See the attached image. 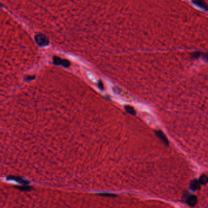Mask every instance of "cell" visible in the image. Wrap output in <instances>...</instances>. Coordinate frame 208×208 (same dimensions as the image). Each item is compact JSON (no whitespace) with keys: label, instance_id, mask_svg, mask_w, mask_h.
Segmentation results:
<instances>
[{"label":"cell","instance_id":"7a4b0ae2","mask_svg":"<svg viewBox=\"0 0 208 208\" xmlns=\"http://www.w3.org/2000/svg\"><path fill=\"white\" fill-rule=\"evenodd\" d=\"M53 61L54 63L57 65H62L64 67H69L70 65V62L68 60L62 59L57 57H54Z\"/></svg>","mask_w":208,"mask_h":208},{"label":"cell","instance_id":"6da1fadb","mask_svg":"<svg viewBox=\"0 0 208 208\" xmlns=\"http://www.w3.org/2000/svg\"><path fill=\"white\" fill-rule=\"evenodd\" d=\"M35 41L40 46H45L49 44L48 38L43 34H38L35 36Z\"/></svg>","mask_w":208,"mask_h":208},{"label":"cell","instance_id":"3957f363","mask_svg":"<svg viewBox=\"0 0 208 208\" xmlns=\"http://www.w3.org/2000/svg\"><path fill=\"white\" fill-rule=\"evenodd\" d=\"M156 135L162 141L163 143H164L165 145H169V141L168 139V138H166V136H165V135L160 130H158L155 132Z\"/></svg>","mask_w":208,"mask_h":208},{"label":"cell","instance_id":"52a82bcc","mask_svg":"<svg viewBox=\"0 0 208 208\" xmlns=\"http://www.w3.org/2000/svg\"><path fill=\"white\" fill-rule=\"evenodd\" d=\"M201 57H202V59H203L204 61L208 62V53L202 54H201Z\"/></svg>","mask_w":208,"mask_h":208},{"label":"cell","instance_id":"5b68a950","mask_svg":"<svg viewBox=\"0 0 208 208\" xmlns=\"http://www.w3.org/2000/svg\"><path fill=\"white\" fill-rule=\"evenodd\" d=\"M125 109H126V110L130 114H132V115H135L136 114V111L135 110H134V108L130 106H126L125 107Z\"/></svg>","mask_w":208,"mask_h":208},{"label":"cell","instance_id":"277c9868","mask_svg":"<svg viewBox=\"0 0 208 208\" xmlns=\"http://www.w3.org/2000/svg\"><path fill=\"white\" fill-rule=\"evenodd\" d=\"M192 2L197 5V6L205 9V10H207L208 9V6L206 5V3L203 1V0H192Z\"/></svg>","mask_w":208,"mask_h":208},{"label":"cell","instance_id":"8992f818","mask_svg":"<svg viewBox=\"0 0 208 208\" xmlns=\"http://www.w3.org/2000/svg\"><path fill=\"white\" fill-rule=\"evenodd\" d=\"M201 54H202V53L200 52H195V53L192 54L191 57L192 59H197L199 57L201 56Z\"/></svg>","mask_w":208,"mask_h":208}]
</instances>
